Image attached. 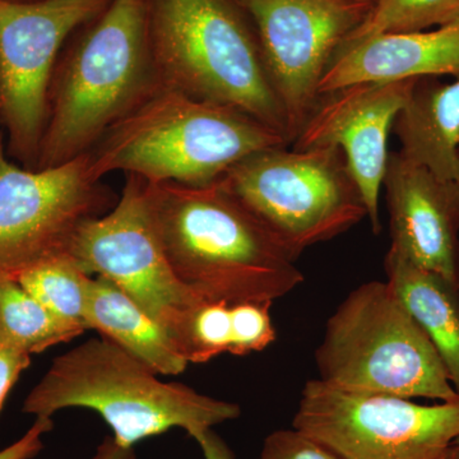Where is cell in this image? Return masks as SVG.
<instances>
[{
    "label": "cell",
    "instance_id": "29",
    "mask_svg": "<svg viewBox=\"0 0 459 459\" xmlns=\"http://www.w3.org/2000/svg\"><path fill=\"white\" fill-rule=\"evenodd\" d=\"M440 459H459L458 446L453 443L451 448H449L448 451L446 452V455Z\"/></svg>",
    "mask_w": 459,
    "mask_h": 459
},
{
    "label": "cell",
    "instance_id": "28",
    "mask_svg": "<svg viewBox=\"0 0 459 459\" xmlns=\"http://www.w3.org/2000/svg\"><path fill=\"white\" fill-rule=\"evenodd\" d=\"M92 459H137V455L134 448H124L113 437H107L100 443Z\"/></svg>",
    "mask_w": 459,
    "mask_h": 459
},
{
    "label": "cell",
    "instance_id": "20",
    "mask_svg": "<svg viewBox=\"0 0 459 459\" xmlns=\"http://www.w3.org/2000/svg\"><path fill=\"white\" fill-rule=\"evenodd\" d=\"M92 280L74 256L63 255L26 272L17 282L57 318L86 331Z\"/></svg>",
    "mask_w": 459,
    "mask_h": 459
},
{
    "label": "cell",
    "instance_id": "33",
    "mask_svg": "<svg viewBox=\"0 0 459 459\" xmlns=\"http://www.w3.org/2000/svg\"><path fill=\"white\" fill-rule=\"evenodd\" d=\"M455 446H458V448H459V437H457V439H455Z\"/></svg>",
    "mask_w": 459,
    "mask_h": 459
},
{
    "label": "cell",
    "instance_id": "32",
    "mask_svg": "<svg viewBox=\"0 0 459 459\" xmlns=\"http://www.w3.org/2000/svg\"><path fill=\"white\" fill-rule=\"evenodd\" d=\"M231 2H234L237 5H240L241 0H231Z\"/></svg>",
    "mask_w": 459,
    "mask_h": 459
},
{
    "label": "cell",
    "instance_id": "5",
    "mask_svg": "<svg viewBox=\"0 0 459 459\" xmlns=\"http://www.w3.org/2000/svg\"><path fill=\"white\" fill-rule=\"evenodd\" d=\"M144 3L160 82L249 115L287 141L285 113L243 9L231 0Z\"/></svg>",
    "mask_w": 459,
    "mask_h": 459
},
{
    "label": "cell",
    "instance_id": "30",
    "mask_svg": "<svg viewBox=\"0 0 459 459\" xmlns=\"http://www.w3.org/2000/svg\"><path fill=\"white\" fill-rule=\"evenodd\" d=\"M355 3H360V4L369 5V7L373 8V5L376 4L377 0H352Z\"/></svg>",
    "mask_w": 459,
    "mask_h": 459
},
{
    "label": "cell",
    "instance_id": "23",
    "mask_svg": "<svg viewBox=\"0 0 459 459\" xmlns=\"http://www.w3.org/2000/svg\"><path fill=\"white\" fill-rule=\"evenodd\" d=\"M270 303L231 305V346L230 353L246 356L263 351L276 341V329L270 314Z\"/></svg>",
    "mask_w": 459,
    "mask_h": 459
},
{
    "label": "cell",
    "instance_id": "9",
    "mask_svg": "<svg viewBox=\"0 0 459 459\" xmlns=\"http://www.w3.org/2000/svg\"><path fill=\"white\" fill-rule=\"evenodd\" d=\"M292 428L342 459H440L459 437V398L427 406L312 379Z\"/></svg>",
    "mask_w": 459,
    "mask_h": 459
},
{
    "label": "cell",
    "instance_id": "13",
    "mask_svg": "<svg viewBox=\"0 0 459 459\" xmlns=\"http://www.w3.org/2000/svg\"><path fill=\"white\" fill-rule=\"evenodd\" d=\"M416 80L358 83L320 95L292 142L294 150L336 147L360 189L374 234H379V197L388 164V137Z\"/></svg>",
    "mask_w": 459,
    "mask_h": 459
},
{
    "label": "cell",
    "instance_id": "8",
    "mask_svg": "<svg viewBox=\"0 0 459 459\" xmlns=\"http://www.w3.org/2000/svg\"><path fill=\"white\" fill-rule=\"evenodd\" d=\"M117 199L91 170L90 152L31 170L7 155L0 135V280L18 281L41 263L71 255L84 223Z\"/></svg>",
    "mask_w": 459,
    "mask_h": 459
},
{
    "label": "cell",
    "instance_id": "18",
    "mask_svg": "<svg viewBox=\"0 0 459 459\" xmlns=\"http://www.w3.org/2000/svg\"><path fill=\"white\" fill-rule=\"evenodd\" d=\"M386 282L430 338L459 394V286L388 250Z\"/></svg>",
    "mask_w": 459,
    "mask_h": 459
},
{
    "label": "cell",
    "instance_id": "10",
    "mask_svg": "<svg viewBox=\"0 0 459 459\" xmlns=\"http://www.w3.org/2000/svg\"><path fill=\"white\" fill-rule=\"evenodd\" d=\"M113 0H0V124L7 155L35 170L60 54Z\"/></svg>",
    "mask_w": 459,
    "mask_h": 459
},
{
    "label": "cell",
    "instance_id": "2",
    "mask_svg": "<svg viewBox=\"0 0 459 459\" xmlns=\"http://www.w3.org/2000/svg\"><path fill=\"white\" fill-rule=\"evenodd\" d=\"M160 82L144 0H113L81 27L54 69L35 170L86 155Z\"/></svg>",
    "mask_w": 459,
    "mask_h": 459
},
{
    "label": "cell",
    "instance_id": "25",
    "mask_svg": "<svg viewBox=\"0 0 459 459\" xmlns=\"http://www.w3.org/2000/svg\"><path fill=\"white\" fill-rule=\"evenodd\" d=\"M54 422L50 418H36L26 434L17 442L0 451V459H32L44 448L42 437L53 430Z\"/></svg>",
    "mask_w": 459,
    "mask_h": 459
},
{
    "label": "cell",
    "instance_id": "26",
    "mask_svg": "<svg viewBox=\"0 0 459 459\" xmlns=\"http://www.w3.org/2000/svg\"><path fill=\"white\" fill-rule=\"evenodd\" d=\"M31 365V355L0 343V411L21 374Z\"/></svg>",
    "mask_w": 459,
    "mask_h": 459
},
{
    "label": "cell",
    "instance_id": "12",
    "mask_svg": "<svg viewBox=\"0 0 459 459\" xmlns=\"http://www.w3.org/2000/svg\"><path fill=\"white\" fill-rule=\"evenodd\" d=\"M286 117L289 144L320 98L318 86L371 7L352 0H241Z\"/></svg>",
    "mask_w": 459,
    "mask_h": 459
},
{
    "label": "cell",
    "instance_id": "22",
    "mask_svg": "<svg viewBox=\"0 0 459 459\" xmlns=\"http://www.w3.org/2000/svg\"><path fill=\"white\" fill-rule=\"evenodd\" d=\"M231 305L222 301H202L193 309L178 347L188 362L202 364L230 352L231 346Z\"/></svg>",
    "mask_w": 459,
    "mask_h": 459
},
{
    "label": "cell",
    "instance_id": "21",
    "mask_svg": "<svg viewBox=\"0 0 459 459\" xmlns=\"http://www.w3.org/2000/svg\"><path fill=\"white\" fill-rule=\"evenodd\" d=\"M455 21H459V0H377L343 45L379 33L437 29Z\"/></svg>",
    "mask_w": 459,
    "mask_h": 459
},
{
    "label": "cell",
    "instance_id": "14",
    "mask_svg": "<svg viewBox=\"0 0 459 459\" xmlns=\"http://www.w3.org/2000/svg\"><path fill=\"white\" fill-rule=\"evenodd\" d=\"M383 188L392 252L459 286V183L398 152L389 153Z\"/></svg>",
    "mask_w": 459,
    "mask_h": 459
},
{
    "label": "cell",
    "instance_id": "31",
    "mask_svg": "<svg viewBox=\"0 0 459 459\" xmlns=\"http://www.w3.org/2000/svg\"><path fill=\"white\" fill-rule=\"evenodd\" d=\"M7 2L29 3V2H36V0H7Z\"/></svg>",
    "mask_w": 459,
    "mask_h": 459
},
{
    "label": "cell",
    "instance_id": "19",
    "mask_svg": "<svg viewBox=\"0 0 459 459\" xmlns=\"http://www.w3.org/2000/svg\"><path fill=\"white\" fill-rule=\"evenodd\" d=\"M83 333V328L57 318L17 281L0 280V343L32 356Z\"/></svg>",
    "mask_w": 459,
    "mask_h": 459
},
{
    "label": "cell",
    "instance_id": "6",
    "mask_svg": "<svg viewBox=\"0 0 459 459\" xmlns=\"http://www.w3.org/2000/svg\"><path fill=\"white\" fill-rule=\"evenodd\" d=\"M319 380L358 394L458 400L439 353L388 282L347 295L316 351Z\"/></svg>",
    "mask_w": 459,
    "mask_h": 459
},
{
    "label": "cell",
    "instance_id": "4",
    "mask_svg": "<svg viewBox=\"0 0 459 459\" xmlns=\"http://www.w3.org/2000/svg\"><path fill=\"white\" fill-rule=\"evenodd\" d=\"M289 142L249 115L160 84L90 152L99 179L123 171L150 183L204 186L238 161Z\"/></svg>",
    "mask_w": 459,
    "mask_h": 459
},
{
    "label": "cell",
    "instance_id": "34",
    "mask_svg": "<svg viewBox=\"0 0 459 459\" xmlns=\"http://www.w3.org/2000/svg\"><path fill=\"white\" fill-rule=\"evenodd\" d=\"M458 157H459V147H458Z\"/></svg>",
    "mask_w": 459,
    "mask_h": 459
},
{
    "label": "cell",
    "instance_id": "11",
    "mask_svg": "<svg viewBox=\"0 0 459 459\" xmlns=\"http://www.w3.org/2000/svg\"><path fill=\"white\" fill-rule=\"evenodd\" d=\"M71 255L140 305L177 346L190 313L204 301L175 276L157 234L147 180L138 175L126 174L117 204L84 223Z\"/></svg>",
    "mask_w": 459,
    "mask_h": 459
},
{
    "label": "cell",
    "instance_id": "27",
    "mask_svg": "<svg viewBox=\"0 0 459 459\" xmlns=\"http://www.w3.org/2000/svg\"><path fill=\"white\" fill-rule=\"evenodd\" d=\"M195 440L201 446L204 459H237L234 452L220 435L214 433L213 429L204 430V433L197 435Z\"/></svg>",
    "mask_w": 459,
    "mask_h": 459
},
{
    "label": "cell",
    "instance_id": "24",
    "mask_svg": "<svg viewBox=\"0 0 459 459\" xmlns=\"http://www.w3.org/2000/svg\"><path fill=\"white\" fill-rule=\"evenodd\" d=\"M258 459H342L298 429L277 430L263 443Z\"/></svg>",
    "mask_w": 459,
    "mask_h": 459
},
{
    "label": "cell",
    "instance_id": "15",
    "mask_svg": "<svg viewBox=\"0 0 459 459\" xmlns=\"http://www.w3.org/2000/svg\"><path fill=\"white\" fill-rule=\"evenodd\" d=\"M459 78V21L425 31L385 32L343 45L323 74L318 93L358 83Z\"/></svg>",
    "mask_w": 459,
    "mask_h": 459
},
{
    "label": "cell",
    "instance_id": "3",
    "mask_svg": "<svg viewBox=\"0 0 459 459\" xmlns=\"http://www.w3.org/2000/svg\"><path fill=\"white\" fill-rule=\"evenodd\" d=\"M144 362L108 338H90L51 362L23 402L22 412L50 418L66 409L98 412L124 448L171 429L195 439L240 416L232 402L159 379Z\"/></svg>",
    "mask_w": 459,
    "mask_h": 459
},
{
    "label": "cell",
    "instance_id": "16",
    "mask_svg": "<svg viewBox=\"0 0 459 459\" xmlns=\"http://www.w3.org/2000/svg\"><path fill=\"white\" fill-rule=\"evenodd\" d=\"M394 132L400 152L443 179L459 183V78H419Z\"/></svg>",
    "mask_w": 459,
    "mask_h": 459
},
{
    "label": "cell",
    "instance_id": "7",
    "mask_svg": "<svg viewBox=\"0 0 459 459\" xmlns=\"http://www.w3.org/2000/svg\"><path fill=\"white\" fill-rule=\"evenodd\" d=\"M265 148L221 178L295 259L367 217L360 189L336 147Z\"/></svg>",
    "mask_w": 459,
    "mask_h": 459
},
{
    "label": "cell",
    "instance_id": "1",
    "mask_svg": "<svg viewBox=\"0 0 459 459\" xmlns=\"http://www.w3.org/2000/svg\"><path fill=\"white\" fill-rule=\"evenodd\" d=\"M147 183L166 258L202 300L272 304L304 282L294 256L221 179L204 186Z\"/></svg>",
    "mask_w": 459,
    "mask_h": 459
},
{
    "label": "cell",
    "instance_id": "17",
    "mask_svg": "<svg viewBox=\"0 0 459 459\" xmlns=\"http://www.w3.org/2000/svg\"><path fill=\"white\" fill-rule=\"evenodd\" d=\"M87 327L122 347L159 376H178L188 367L165 328L102 276L93 277L91 283Z\"/></svg>",
    "mask_w": 459,
    "mask_h": 459
}]
</instances>
